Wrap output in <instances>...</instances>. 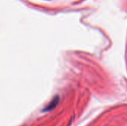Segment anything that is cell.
I'll return each mask as SVG.
<instances>
[{"instance_id": "cell-1", "label": "cell", "mask_w": 127, "mask_h": 126, "mask_svg": "<svg viewBox=\"0 0 127 126\" xmlns=\"http://www.w3.org/2000/svg\"><path fill=\"white\" fill-rule=\"evenodd\" d=\"M59 101H60L59 97H57V96L55 97L50 102V103H49L47 106H45V109L43 110V111H50L53 110V109L58 105Z\"/></svg>"}]
</instances>
